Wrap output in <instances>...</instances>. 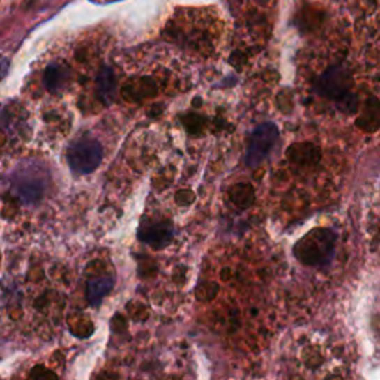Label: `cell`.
<instances>
[{"label": "cell", "mask_w": 380, "mask_h": 380, "mask_svg": "<svg viewBox=\"0 0 380 380\" xmlns=\"http://www.w3.org/2000/svg\"><path fill=\"white\" fill-rule=\"evenodd\" d=\"M102 156H105V149L96 137H82L72 143L67 152L68 167H70L73 174L86 176L94 172L100 165Z\"/></svg>", "instance_id": "6da1fadb"}, {"label": "cell", "mask_w": 380, "mask_h": 380, "mask_svg": "<svg viewBox=\"0 0 380 380\" xmlns=\"http://www.w3.org/2000/svg\"><path fill=\"white\" fill-rule=\"evenodd\" d=\"M278 140V130L276 126L271 123L260 125L251 137V142L248 144V151L245 155L247 165L254 168L257 167L261 160H264Z\"/></svg>", "instance_id": "7a4b0ae2"}, {"label": "cell", "mask_w": 380, "mask_h": 380, "mask_svg": "<svg viewBox=\"0 0 380 380\" xmlns=\"http://www.w3.org/2000/svg\"><path fill=\"white\" fill-rule=\"evenodd\" d=\"M335 236L331 235L330 230L317 229L307 234L301 243L296 247V252L298 257L303 260H318L327 256V251H331Z\"/></svg>", "instance_id": "3957f363"}, {"label": "cell", "mask_w": 380, "mask_h": 380, "mask_svg": "<svg viewBox=\"0 0 380 380\" xmlns=\"http://www.w3.org/2000/svg\"><path fill=\"white\" fill-rule=\"evenodd\" d=\"M46 183H48V180H46L45 176H42V172H39L38 169H33L20 172L14 181V188L18 198L22 202L33 204L43 195L46 189Z\"/></svg>", "instance_id": "277c9868"}, {"label": "cell", "mask_w": 380, "mask_h": 380, "mask_svg": "<svg viewBox=\"0 0 380 380\" xmlns=\"http://www.w3.org/2000/svg\"><path fill=\"white\" fill-rule=\"evenodd\" d=\"M347 86H348V77L343 76V72L331 70L324 77V85H322V89H324V92L328 97L340 98L347 94Z\"/></svg>", "instance_id": "5b68a950"}, {"label": "cell", "mask_w": 380, "mask_h": 380, "mask_svg": "<svg viewBox=\"0 0 380 380\" xmlns=\"http://www.w3.org/2000/svg\"><path fill=\"white\" fill-rule=\"evenodd\" d=\"M234 195H238V198H234L236 204L245 205L247 202L251 201V188L250 186H244V184H239L234 189Z\"/></svg>", "instance_id": "8992f818"}]
</instances>
